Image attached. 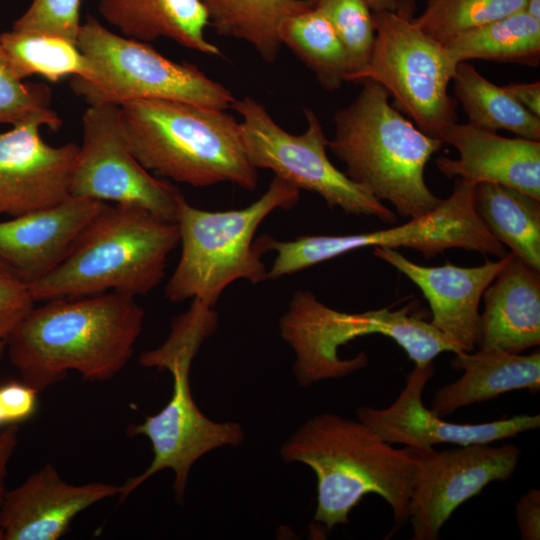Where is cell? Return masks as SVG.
<instances>
[{"label": "cell", "instance_id": "obj_1", "mask_svg": "<svg viewBox=\"0 0 540 540\" xmlns=\"http://www.w3.org/2000/svg\"><path fill=\"white\" fill-rule=\"evenodd\" d=\"M143 322L144 310L128 294L47 300L14 328L6 352L22 381L38 392L70 371L86 381H107L132 357Z\"/></svg>", "mask_w": 540, "mask_h": 540}, {"label": "cell", "instance_id": "obj_2", "mask_svg": "<svg viewBox=\"0 0 540 540\" xmlns=\"http://www.w3.org/2000/svg\"><path fill=\"white\" fill-rule=\"evenodd\" d=\"M285 462L309 466L317 478L314 520L328 530L348 522L362 498L375 493L391 507L397 526L409 521L418 453L395 448L363 422L322 413L306 421L282 445Z\"/></svg>", "mask_w": 540, "mask_h": 540}, {"label": "cell", "instance_id": "obj_3", "mask_svg": "<svg viewBox=\"0 0 540 540\" xmlns=\"http://www.w3.org/2000/svg\"><path fill=\"white\" fill-rule=\"evenodd\" d=\"M388 92L366 80L355 99L334 116L328 148L346 175L404 218L432 211L442 201L425 182V167L443 142L422 132L389 102Z\"/></svg>", "mask_w": 540, "mask_h": 540}, {"label": "cell", "instance_id": "obj_4", "mask_svg": "<svg viewBox=\"0 0 540 540\" xmlns=\"http://www.w3.org/2000/svg\"><path fill=\"white\" fill-rule=\"evenodd\" d=\"M176 222L133 206L105 205L66 258L29 286L36 302L117 292L144 296L163 280L179 244Z\"/></svg>", "mask_w": 540, "mask_h": 540}, {"label": "cell", "instance_id": "obj_5", "mask_svg": "<svg viewBox=\"0 0 540 540\" xmlns=\"http://www.w3.org/2000/svg\"><path fill=\"white\" fill-rule=\"evenodd\" d=\"M120 107L131 151L148 171L194 187L228 182L256 189L258 170L247 157L240 122L225 110L166 99Z\"/></svg>", "mask_w": 540, "mask_h": 540}, {"label": "cell", "instance_id": "obj_6", "mask_svg": "<svg viewBox=\"0 0 540 540\" xmlns=\"http://www.w3.org/2000/svg\"><path fill=\"white\" fill-rule=\"evenodd\" d=\"M217 322L213 307L193 299L190 307L172 320L164 343L140 354L139 363L143 367L171 373L173 390L158 413L127 429L130 436L148 438L153 459L140 475L121 486L120 501L154 474L171 469L175 474L173 490L182 503L195 462L212 450L238 446L244 441V432L238 423H219L206 417L195 404L190 388L192 362L204 340L215 332Z\"/></svg>", "mask_w": 540, "mask_h": 540}, {"label": "cell", "instance_id": "obj_7", "mask_svg": "<svg viewBox=\"0 0 540 540\" xmlns=\"http://www.w3.org/2000/svg\"><path fill=\"white\" fill-rule=\"evenodd\" d=\"M299 197L298 188L274 177L256 201L241 209L202 210L185 199L176 219L181 255L166 283V299L175 304L196 299L214 307L234 281L268 279L254 235L273 211L293 208Z\"/></svg>", "mask_w": 540, "mask_h": 540}, {"label": "cell", "instance_id": "obj_8", "mask_svg": "<svg viewBox=\"0 0 540 540\" xmlns=\"http://www.w3.org/2000/svg\"><path fill=\"white\" fill-rule=\"evenodd\" d=\"M279 326L282 338L295 352L294 373L301 386L365 368V352L351 359L338 356L340 346L360 336L380 334L393 339L415 366L433 363L443 352L462 351L430 321L415 315L411 304L395 310L346 313L326 306L310 291L298 290Z\"/></svg>", "mask_w": 540, "mask_h": 540}, {"label": "cell", "instance_id": "obj_9", "mask_svg": "<svg viewBox=\"0 0 540 540\" xmlns=\"http://www.w3.org/2000/svg\"><path fill=\"white\" fill-rule=\"evenodd\" d=\"M76 45L92 75L74 76L70 86L89 106L166 99L226 110L236 99L197 66L174 62L147 42L120 36L94 16L81 24Z\"/></svg>", "mask_w": 540, "mask_h": 540}, {"label": "cell", "instance_id": "obj_10", "mask_svg": "<svg viewBox=\"0 0 540 540\" xmlns=\"http://www.w3.org/2000/svg\"><path fill=\"white\" fill-rule=\"evenodd\" d=\"M474 183L456 178L449 197L429 213L390 229L349 235H304L279 241L257 239L263 252H276L268 279H279L365 247L411 248L432 258L450 248L477 251L501 258L508 252L478 217L473 203Z\"/></svg>", "mask_w": 540, "mask_h": 540}, {"label": "cell", "instance_id": "obj_11", "mask_svg": "<svg viewBox=\"0 0 540 540\" xmlns=\"http://www.w3.org/2000/svg\"><path fill=\"white\" fill-rule=\"evenodd\" d=\"M375 41L367 65L349 81L371 80L422 132L442 141L455 122L457 101L448 88L458 62L445 45L425 34L413 17L373 12Z\"/></svg>", "mask_w": 540, "mask_h": 540}, {"label": "cell", "instance_id": "obj_12", "mask_svg": "<svg viewBox=\"0 0 540 540\" xmlns=\"http://www.w3.org/2000/svg\"><path fill=\"white\" fill-rule=\"evenodd\" d=\"M244 148L251 164L271 170L299 190L318 194L329 208L347 215L371 216L385 223L397 220L394 212L366 188L338 170L327 155L328 139L316 113L304 110L307 127L301 134L284 130L256 99H235Z\"/></svg>", "mask_w": 540, "mask_h": 540}, {"label": "cell", "instance_id": "obj_13", "mask_svg": "<svg viewBox=\"0 0 540 540\" xmlns=\"http://www.w3.org/2000/svg\"><path fill=\"white\" fill-rule=\"evenodd\" d=\"M71 195L144 209L176 222L180 190L157 179L133 155L120 105L89 106L82 116V144Z\"/></svg>", "mask_w": 540, "mask_h": 540}, {"label": "cell", "instance_id": "obj_14", "mask_svg": "<svg viewBox=\"0 0 540 540\" xmlns=\"http://www.w3.org/2000/svg\"><path fill=\"white\" fill-rule=\"evenodd\" d=\"M418 466L409 502L413 540H437L452 513L491 482L514 474L521 449L513 443L415 449Z\"/></svg>", "mask_w": 540, "mask_h": 540}, {"label": "cell", "instance_id": "obj_15", "mask_svg": "<svg viewBox=\"0 0 540 540\" xmlns=\"http://www.w3.org/2000/svg\"><path fill=\"white\" fill-rule=\"evenodd\" d=\"M435 373L434 363L414 366L405 386L388 407L361 406L359 421L390 444L413 449L430 448L439 443L455 445L490 444L538 429L540 415H515L484 423H452L435 415L422 401L423 391Z\"/></svg>", "mask_w": 540, "mask_h": 540}, {"label": "cell", "instance_id": "obj_16", "mask_svg": "<svg viewBox=\"0 0 540 540\" xmlns=\"http://www.w3.org/2000/svg\"><path fill=\"white\" fill-rule=\"evenodd\" d=\"M39 121L0 133V215L12 217L55 206L71 195L79 145L50 146Z\"/></svg>", "mask_w": 540, "mask_h": 540}, {"label": "cell", "instance_id": "obj_17", "mask_svg": "<svg viewBox=\"0 0 540 540\" xmlns=\"http://www.w3.org/2000/svg\"><path fill=\"white\" fill-rule=\"evenodd\" d=\"M373 254L409 278L428 301L430 323L462 351H474L480 339L482 295L507 263L510 253L476 267L422 266L393 248L375 247Z\"/></svg>", "mask_w": 540, "mask_h": 540}, {"label": "cell", "instance_id": "obj_18", "mask_svg": "<svg viewBox=\"0 0 540 540\" xmlns=\"http://www.w3.org/2000/svg\"><path fill=\"white\" fill-rule=\"evenodd\" d=\"M121 490V486L102 482L69 484L48 463L5 492L0 503L5 540H57L79 513L119 496Z\"/></svg>", "mask_w": 540, "mask_h": 540}, {"label": "cell", "instance_id": "obj_19", "mask_svg": "<svg viewBox=\"0 0 540 540\" xmlns=\"http://www.w3.org/2000/svg\"><path fill=\"white\" fill-rule=\"evenodd\" d=\"M105 203L70 195L55 206L0 221V260L32 285L66 258Z\"/></svg>", "mask_w": 540, "mask_h": 540}, {"label": "cell", "instance_id": "obj_20", "mask_svg": "<svg viewBox=\"0 0 540 540\" xmlns=\"http://www.w3.org/2000/svg\"><path fill=\"white\" fill-rule=\"evenodd\" d=\"M442 142L459 154L458 159L435 160L445 177L500 184L540 200V141L503 137L469 122H455Z\"/></svg>", "mask_w": 540, "mask_h": 540}, {"label": "cell", "instance_id": "obj_21", "mask_svg": "<svg viewBox=\"0 0 540 540\" xmlns=\"http://www.w3.org/2000/svg\"><path fill=\"white\" fill-rule=\"evenodd\" d=\"M479 348L522 353L540 344V275L514 253L483 295Z\"/></svg>", "mask_w": 540, "mask_h": 540}, {"label": "cell", "instance_id": "obj_22", "mask_svg": "<svg viewBox=\"0 0 540 540\" xmlns=\"http://www.w3.org/2000/svg\"><path fill=\"white\" fill-rule=\"evenodd\" d=\"M450 364L463 374L435 391L429 409L441 418L459 408L491 400L510 391H540L539 350L522 355L497 348H479L476 352L455 353Z\"/></svg>", "mask_w": 540, "mask_h": 540}, {"label": "cell", "instance_id": "obj_23", "mask_svg": "<svg viewBox=\"0 0 540 540\" xmlns=\"http://www.w3.org/2000/svg\"><path fill=\"white\" fill-rule=\"evenodd\" d=\"M98 10L125 37L168 38L206 55H222L205 36L209 21L200 0H98Z\"/></svg>", "mask_w": 540, "mask_h": 540}, {"label": "cell", "instance_id": "obj_24", "mask_svg": "<svg viewBox=\"0 0 540 540\" xmlns=\"http://www.w3.org/2000/svg\"><path fill=\"white\" fill-rule=\"evenodd\" d=\"M474 209L488 231L540 271V200L495 183L475 185Z\"/></svg>", "mask_w": 540, "mask_h": 540}, {"label": "cell", "instance_id": "obj_25", "mask_svg": "<svg viewBox=\"0 0 540 540\" xmlns=\"http://www.w3.org/2000/svg\"><path fill=\"white\" fill-rule=\"evenodd\" d=\"M218 34L250 44L266 62L280 52L285 18L312 7L311 0H200Z\"/></svg>", "mask_w": 540, "mask_h": 540}, {"label": "cell", "instance_id": "obj_26", "mask_svg": "<svg viewBox=\"0 0 540 540\" xmlns=\"http://www.w3.org/2000/svg\"><path fill=\"white\" fill-rule=\"evenodd\" d=\"M445 46L458 63L479 59L538 67L540 21L518 11L465 31Z\"/></svg>", "mask_w": 540, "mask_h": 540}, {"label": "cell", "instance_id": "obj_27", "mask_svg": "<svg viewBox=\"0 0 540 540\" xmlns=\"http://www.w3.org/2000/svg\"><path fill=\"white\" fill-rule=\"evenodd\" d=\"M454 98L472 125L514 133L540 141V117L519 104L504 88L483 77L468 62L458 63L453 79Z\"/></svg>", "mask_w": 540, "mask_h": 540}, {"label": "cell", "instance_id": "obj_28", "mask_svg": "<svg viewBox=\"0 0 540 540\" xmlns=\"http://www.w3.org/2000/svg\"><path fill=\"white\" fill-rule=\"evenodd\" d=\"M280 39L327 91L337 90L349 72L345 49L326 17L311 8L285 18Z\"/></svg>", "mask_w": 540, "mask_h": 540}, {"label": "cell", "instance_id": "obj_29", "mask_svg": "<svg viewBox=\"0 0 540 540\" xmlns=\"http://www.w3.org/2000/svg\"><path fill=\"white\" fill-rule=\"evenodd\" d=\"M0 47L22 80L40 75L58 82L68 76L92 75L91 66L77 45L60 37L12 29L0 35Z\"/></svg>", "mask_w": 540, "mask_h": 540}, {"label": "cell", "instance_id": "obj_30", "mask_svg": "<svg viewBox=\"0 0 540 540\" xmlns=\"http://www.w3.org/2000/svg\"><path fill=\"white\" fill-rule=\"evenodd\" d=\"M413 22L445 45L455 36L524 10L525 0H425Z\"/></svg>", "mask_w": 540, "mask_h": 540}, {"label": "cell", "instance_id": "obj_31", "mask_svg": "<svg viewBox=\"0 0 540 540\" xmlns=\"http://www.w3.org/2000/svg\"><path fill=\"white\" fill-rule=\"evenodd\" d=\"M330 22L348 59L345 81L368 63L375 41L373 11L365 0H311Z\"/></svg>", "mask_w": 540, "mask_h": 540}, {"label": "cell", "instance_id": "obj_32", "mask_svg": "<svg viewBox=\"0 0 540 540\" xmlns=\"http://www.w3.org/2000/svg\"><path fill=\"white\" fill-rule=\"evenodd\" d=\"M52 93L41 83H26L14 71L0 47V124L36 120L57 131L62 121L50 108Z\"/></svg>", "mask_w": 540, "mask_h": 540}, {"label": "cell", "instance_id": "obj_33", "mask_svg": "<svg viewBox=\"0 0 540 540\" xmlns=\"http://www.w3.org/2000/svg\"><path fill=\"white\" fill-rule=\"evenodd\" d=\"M81 0H33L12 29L51 35L77 43Z\"/></svg>", "mask_w": 540, "mask_h": 540}, {"label": "cell", "instance_id": "obj_34", "mask_svg": "<svg viewBox=\"0 0 540 540\" xmlns=\"http://www.w3.org/2000/svg\"><path fill=\"white\" fill-rule=\"evenodd\" d=\"M34 306L29 285L0 260V359L11 332Z\"/></svg>", "mask_w": 540, "mask_h": 540}, {"label": "cell", "instance_id": "obj_35", "mask_svg": "<svg viewBox=\"0 0 540 540\" xmlns=\"http://www.w3.org/2000/svg\"><path fill=\"white\" fill-rule=\"evenodd\" d=\"M33 387L10 381L0 386V426L16 424L31 417L37 407V394Z\"/></svg>", "mask_w": 540, "mask_h": 540}, {"label": "cell", "instance_id": "obj_36", "mask_svg": "<svg viewBox=\"0 0 540 540\" xmlns=\"http://www.w3.org/2000/svg\"><path fill=\"white\" fill-rule=\"evenodd\" d=\"M515 518L523 540L540 539V490L532 488L515 504Z\"/></svg>", "mask_w": 540, "mask_h": 540}, {"label": "cell", "instance_id": "obj_37", "mask_svg": "<svg viewBox=\"0 0 540 540\" xmlns=\"http://www.w3.org/2000/svg\"><path fill=\"white\" fill-rule=\"evenodd\" d=\"M505 90L525 109L540 117V82L511 83Z\"/></svg>", "mask_w": 540, "mask_h": 540}, {"label": "cell", "instance_id": "obj_38", "mask_svg": "<svg viewBox=\"0 0 540 540\" xmlns=\"http://www.w3.org/2000/svg\"><path fill=\"white\" fill-rule=\"evenodd\" d=\"M18 445V426L8 425L0 433V503L4 497L8 463Z\"/></svg>", "mask_w": 540, "mask_h": 540}, {"label": "cell", "instance_id": "obj_39", "mask_svg": "<svg viewBox=\"0 0 540 540\" xmlns=\"http://www.w3.org/2000/svg\"><path fill=\"white\" fill-rule=\"evenodd\" d=\"M373 12L389 11L413 17L415 3L413 0H365Z\"/></svg>", "mask_w": 540, "mask_h": 540}, {"label": "cell", "instance_id": "obj_40", "mask_svg": "<svg viewBox=\"0 0 540 540\" xmlns=\"http://www.w3.org/2000/svg\"><path fill=\"white\" fill-rule=\"evenodd\" d=\"M523 11L540 21V0H525Z\"/></svg>", "mask_w": 540, "mask_h": 540}, {"label": "cell", "instance_id": "obj_41", "mask_svg": "<svg viewBox=\"0 0 540 540\" xmlns=\"http://www.w3.org/2000/svg\"><path fill=\"white\" fill-rule=\"evenodd\" d=\"M0 540H5V535H4L2 525H1V521H0Z\"/></svg>", "mask_w": 540, "mask_h": 540}]
</instances>
